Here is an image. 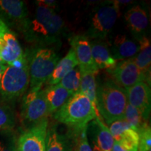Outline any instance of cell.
Wrapping results in <instances>:
<instances>
[{"instance_id":"6da1fadb","label":"cell","mask_w":151,"mask_h":151,"mask_svg":"<svg viewBox=\"0 0 151 151\" xmlns=\"http://www.w3.org/2000/svg\"><path fill=\"white\" fill-rule=\"evenodd\" d=\"M37 7L32 18L28 20L22 32L26 41L37 47L51 46L60 41L65 32L63 19L54 9L36 1Z\"/></svg>"},{"instance_id":"7a4b0ae2","label":"cell","mask_w":151,"mask_h":151,"mask_svg":"<svg viewBox=\"0 0 151 151\" xmlns=\"http://www.w3.org/2000/svg\"><path fill=\"white\" fill-rule=\"evenodd\" d=\"M128 101L125 89L112 79L97 85V109L106 124L124 120Z\"/></svg>"},{"instance_id":"3957f363","label":"cell","mask_w":151,"mask_h":151,"mask_svg":"<svg viewBox=\"0 0 151 151\" xmlns=\"http://www.w3.org/2000/svg\"><path fill=\"white\" fill-rule=\"evenodd\" d=\"M97 117L90 99L81 92L72 94L54 113V119L73 129L87 127Z\"/></svg>"},{"instance_id":"277c9868","label":"cell","mask_w":151,"mask_h":151,"mask_svg":"<svg viewBox=\"0 0 151 151\" xmlns=\"http://www.w3.org/2000/svg\"><path fill=\"white\" fill-rule=\"evenodd\" d=\"M29 64L30 89H41L60 60L52 48L36 47L26 54Z\"/></svg>"},{"instance_id":"5b68a950","label":"cell","mask_w":151,"mask_h":151,"mask_svg":"<svg viewBox=\"0 0 151 151\" xmlns=\"http://www.w3.org/2000/svg\"><path fill=\"white\" fill-rule=\"evenodd\" d=\"M119 12L117 1H105L90 15L86 37L92 40H104L116 23Z\"/></svg>"},{"instance_id":"8992f818","label":"cell","mask_w":151,"mask_h":151,"mask_svg":"<svg viewBox=\"0 0 151 151\" xmlns=\"http://www.w3.org/2000/svg\"><path fill=\"white\" fill-rule=\"evenodd\" d=\"M29 86V64L22 68L7 65L0 81V98L12 101L21 97Z\"/></svg>"},{"instance_id":"52a82bcc","label":"cell","mask_w":151,"mask_h":151,"mask_svg":"<svg viewBox=\"0 0 151 151\" xmlns=\"http://www.w3.org/2000/svg\"><path fill=\"white\" fill-rule=\"evenodd\" d=\"M49 113L43 89H29L22 101L20 118L25 129L48 119Z\"/></svg>"},{"instance_id":"ba28073f","label":"cell","mask_w":151,"mask_h":151,"mask_svg":"<svg viewBox=\"0 0 151 151\" xmlns=\"http://www.w3.org/2000/svg\"><path fill=\"white\" fill-rule=\"evenodd\" d=\"M109 72L111 74L112 80L118 86L123 87L124 89L130 88L139 82H146L150 86V73L141 71L132 59L118 62Z\"/></svg>"},{"instance_id":"9c48e42d","label":"cell","mask_w":151,"mask_h":151,"mask_svg":"<svg viewBox=\"0 0 151 151\" xmlns=\"http://www.w3.org/2000/svg\"><path fill=\"white\" fill-rule=\"evenodd\" d=\"M26 4L20 0H0V20L10 28L22 32L28 20Z\"/></svg>"},{"instance_id":"30bf717a","label":"cell","mask_w":151,"mask_h":151,"mask_svg":"<svg viewBox=\"0 0 151 151\" xmlns=\"http://www.w3.org/2000/svg\"><path fill=\"white\" fill-rule=\"evenodd\" d=\"M48 120L24 129L17 139V151H46Z\"/></svg>"},{"instance_id":"8fae6325","label":"cell","mask_w":151,"mask_h":151,"mask_svg":"<svg viewBox=\"0 0 151 151\" xmlns=\"http://www.w3.org/2000/svg\"><path fill=\"white\" fill-rule=\"evenodd\" d=\"M71 48L74 51L78 67L81 73H92L97 75L98 69L92 56L90 41L85 35H75L70 40Z\"/></svg>"},{"instance_id":"7c38bea8","label":"cell","mask_w":151,"mask_h":151,"mask_svg":"<svg viewBox=\"0 0 151 151\" xmlns=\"http://www.w3.org/2000/svg\"><path fill=\"white\" fill-rule=\"evenodd\" d=\"M23 51L16 35L0 20V58L5 64L11 65L23 56Z\"/></svg>"},{"instance_id":"4fadbf2b","label":"cell","mask_w":151,"mask_h":151,"mask_svg":"<svg viewBox=\"0 0 151 151\" xmlns=\"http://www.w3.org/2000/svg\"><path fill=\"white\" fill-rule=\"evenodd\" d=\"M128 104L138 109L143 118L149 120L151 109L150 86L146 82H139L125 89Z\"/></svg>"},{"instance_id":"5bb4252c","label":"cell","mask_w":151,"mask_h":151,"mask_svg":"<svg viewBox=\"0 0 151 151\" xmlns=\"http://www.w3.org/2000/svg\"><path fill=\"white\" fill-rule=\"evenodd\" d=\"M109 129L115 141L130 150L138 151L139 133L132 129L125 120L113 122L110 124Z\"/></svg>"},{"instance_id":"9a60e30c","label":"cell","mask_w":151,"mask_h":151,"mask_svg":"<svg viewBox=\"0 0 151 151\" xmlns=\"http://www.w3.org/2000/svg\"><path fill=\"white\" fill-rule=\"evenodd\" d=\"M73 130L64 132L57 124L48 127L46 137V151H73Z\"/></svg>"},{"instance_id":"2e32d148","label":"cell","mask_w":151,"mask_h":151,"mask_svg":"<svg viewBox=\"0 0 151 151\" xmlns=\"http://www.w3.org/2000/svg\"><path fill=\"white\" fill-rule=\"evenodd\" d=\"M89 124L88 127L90 128L91 132L92 150L112 151L114 139L109 127L97 117Z\"/></svg>"},{"instance_id":"e0dca14e","label":"cell","mask_w":151,"mask_h":151,"mask_svg":"<svg viewBox=\"0 0 151 151\" xmlns=\"http://www.w3.org/2000/svg\"><path fill=\"white\" fill-rule=\"evenodd\" d=\"M124 20L129 31L137 40L146 37L149 24L148 16L146 11L141 6H134L128 10L124 15Z\"/></svg>"},{"instance_id":"ac0fdd59","label":"cell","mask_w":151,"mask_h":151,"mask_svg":"<svg viewBox=\"0 0 151 151\" xmlns=\"http://www.w3.org/2000/svg\"><path fill=\"white\" fill-rule=\"evenodd\" d=\"M139 51V44L124 35H118L113 39L111 46V54L115 60L132 59Z\"/></svg>"},{"instance_id":"d6986e66","label":"cell","mask_w":151,"mask_h":151,"mask_svg":"<svg viewBox=\"0 0 151 151\" xmlns=\"http://www.w3.org/2000/svg\"><path fill=\"white\" fill-rule=\"evenodd\" d=\"M90 46L92 58L98 69L109 71L116 67L118 62L111 55L109 46L104 40H92Z\"/></svg>"},{"instance_id":"ffe728a7","label":"cell","mask_w":151,"mask_h":151,"mask_svg":"<svg viewBox=\"0 0 151 151\" xmlns=\"http://www.w3.org/2000/svg\"><path fill=\"white\" fill-rule=\"evenodd\" d=\"M49 115L55 113L72 95L59 84L48 86L43 89Z\"/></svg>"},{"instance_id":"44dd1931","label":"cell","mask_w":151,"mask_h":151,"mask_svg":"<svg viewBox=\"0 0 151 151\" xmlns=\"http://www.w3.org/2000/svg\"><path fill=\"white\" fill-rule=\"evenodd\" d=\"M77 65L78 64H77L74 51L71 48L65 58L59 60V62H58L50 78L46 83L48 86H54V85L59 83L60 81L68 73L70 72L76 67H77Z\"/></svg>"},{"instance_id":"7402d4cb","label":"cell","mask_w":151,"mask_h":151,"mask_svg":"<svg viewBox=\"0 0 151 151\" xmlns=\"http://www.w3.org/2000/svg\"><path fill=\"white\" fill-rule=\"evenodd\" d=\"M139 51L132 58L141 71L146 73H150L151 67V46L150 41L147 37H143L138 40Z\"/></svg>"},{"instance_id":"603a6c76","label":"cell","mask_w":151,"mask_h":151,"mask_svg":"<svg viewBox=\"0 0 151 151\" xmlns=\"http://www.w3.org/2000/svg\"><path fill=\"white\" fill-rule=\"evenodd\" d=\"M80 86L77 92H81L86 96L93 105L97 117L98 113L97 109V81L96 75L92 73H81Z\"/></svg>"},{"instance_id":"cb8c5ba5","label":"cell","mask_w":151,"mask_h":151,"mask_svg":"<svg viewBox=\"0 0 151 151\" xmlns=\"http://www.w3.org/2000/svg\"><path fill=\"white\" fill-rule=\"evenodd\" d=\"M124 120L129 124L130 127L139 132L143 128L148 127V120L143 118L138 109L127 104L124 113Z\"/></svg>"},{"instance_id":"d4e9b609","label":"cell","mask_w":151,"mask_h":151,"mask_svg":"<svg viewBox=\"0 0 151 151\" xmlns=\"http://www.w3.org/2000/svg\"><path fill=\"white\" fill-rule=\"evenodd\" d=\"M16 124L14 111L8 105L0 103V133L14 132Z\"/></svg>"},{"instance_id":"484cf974","label":"cell","mask_w":151,"mask_h":151,"mask_svg":"<svg viewBox=\"0 0 151 151\" xmlns=\"http://www.w3.org/2000/svg\"><path fill=\"white\" fill-rule=\"evenodd\" d=\"M81 72L78 67L74 68L60 81V86L73 94L78 92L81 79Z\"/></svg>"},{"instance_id":"4316f807","label":"cell","mask_w":151,"mask_h":151,"mask_svg":"<svg viewBox=\"0 0 151 151\" xmlns=\"http://www.w3.org/2000/svg\"><path fill=\"white\" fill-rule=\"evenodd\" d=\"M87 129L88 126L81 129H72L73 134V151H93L88 141Z\"/></svg>"},{"instance_id":"83f0119b","label":"cell","mask_w":151,"mask_h":151,"mask_svg":"<svg viewBox=\"0 0 151 151\" xmlns=\"http://www.w3.org/2000/svg\"><path fill=\"white\" fill-rule=\"evenodd\" d=\"M0 151H17V139L14 132L0 133Z\"/></svg>"},{"instance_id":"f1b7e54d","label":"cell","mask_w":151,"mask_h":151,"mask_svg":"<svg viewBox=\"0 0 151 151\" xmlns=\"http://www.w3.org/2000/svg\"><path fill=\"white\" fill-rule=\"evenodd\" d=\"M139 141L138 151H151V129L150 125L139 132Z\"/></svg>"},{"instance_id":"f546056e","label":"cell","mask_w":151,"mask_h":151,"mask_svg":"<svg viewBox=\"0 0 151 151\" xmlns=\"http://www.w3.org/2000/svg\"><path fill=\"white\" fill-rule=\"evenodd\" d=\"M39 3L45 6L48 7V8H50L52 9H55L56 8V4L57 2L55 1H49V0H39Z\"/></svg>"},{"instance_id":"4dcf8cb0","label":"cell","mask_w":151,"mask_h":151,"mask_svg":"<svg viewBox=\"0 0 151 151\" xmlns=\"http://www.w3.org/2000/svg\"><path fill=\"white\" fill-rule=\"evenodd\" d=\"M112 151H132L130 150L129 149L124 148V146H121L118 142L114 141V143H113V146L112 148Z\"/></svg>"},{"instance_id":"1f68e13d","label":"cell","mask_w":151,"mask_h":151,"mask_svg":"<svg viewBox=\"0 0 151 151\" xmlns=\"http://www.w3.org/2000/svg\"><path fill=\"white\" fill-rule=\"evenodd\" d=\"M7 65H0V81L1 80V78H2V76L4 74V72L6 68Z\"/></svg>"}]
</instances>
